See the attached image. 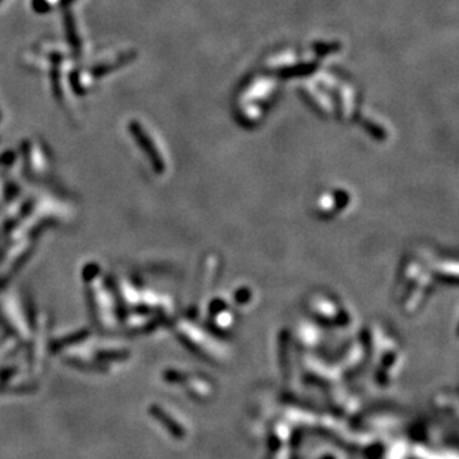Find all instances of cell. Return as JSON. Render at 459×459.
Returning a JSON list of instances; mask_svg holds the SVG:
<instances>
[{
    "label": "cell",
    "mask_w": 459,
    "mask_h": 459,
    "mask_svg": "<svg viewBox=\"0 0 459 459\" xmlns=\"http://www.w3.org/2000/svg\"><path fill=\"white\" fill-rule=\"evenodd\" d=\"M73 2H75V0H61V5L62 6H65V5L69 6V5H72Z\"/></svg>",
    "instance_id": "obj_2"
},
{
    "label": "cell",
    "mask_w": 459,
    "mask_h": 459,
    "mask_svg": "<svg viewBox=\"0 0 459 459\" xmlns=\"http://www.w3.org/2000/svg\"><path fill=\"white\" fill-rule=\"evenodd\" d=\"M65 27H67V31H69V40H70V43H72V46L75 49H77L79 40H77V37L75 36V26H73V21H72L70 16H65Z\"/></svg>",
    "instance_id": "obj_1"
},
{
    "label": "cell",
    "mask_w": 459,
    "mask_h": 459,
    "mask_svg": "<svg viewBox=\"0 0 459 459\" xmlns=\"http://www.w3.org/2000/svg\"><path fill=\"white\" fill-rule=\"evenodd\" d=\"M0 3H2V0H0Z\"/></svg>",
    "instance_id": "obj_3"
}]
</instances>
